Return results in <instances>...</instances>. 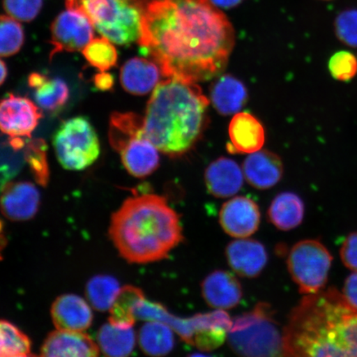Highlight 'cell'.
Masks as SVG:
<instances>
[{
  "instance_id": "obj_19",
  "label": "cell",
  "mask_w": 357,
  "mask_h": 357,
  "mask_svg": "<svg viewBox=\"0 0 357 357\" xmlns=\"http://www.w3.org/2000/svg\"><path fill=\"white\" fill-rule=\"evenodd\" d=\"M243 175L248 184L258 190H267L278 184L284 167L279 156L271 151H257L243 163Z\"/></svg>"
},
{
  "instance_id": "obj_18",
  "label": "cell",
  "mask_w": 357,
  "mask_h": 357,
  "mask_svg": "<svg viewBox=\"0 0 357 357\" xmlns=\"http://www.w3.org/2000/svg\"><path fill=\"white\" fill-rule=\"evenodd\" d=\"M53 324L58 330L83 332L91 327L93 312L88 303L77 294H63L52 306Z\"/></svg>"
},
{
  "instance_id": "obj_43",
  "label": "cell",
  "mask_w": 357,
  "mask_h": 357,
  "mask_svg": "<svg viewBox=\"0 0 357 357\" xmlns=\"http://www.w3.org/2000/svg\"><path fill=\"white\" fill-rule=\"evenodd\" d=\"M6 238L3 235V222L0 220V259L2 258V252L3 248H6Z\"/></svg>"
},
{
  "instance_id": "obj_3",
  "label": "cell",
  "mask_w": 357,
  "mask_h": 357,
  "mask_svg": "<svg viewBox=\"0 0 357 357\" xmlns=\"http://www.w3.org/2000/svg\"><path fill=\"white\" fill-rule=\"evenodd\" d=\"M109 236L120 255L134 264L168 258L184 238L178 214L154 194L125 200L112 216Z\"/></svg>"
},
{
  "instance_id": "obj_21",
  "label": "cell",
  "mask_w": 357,
  "mask_h": 357,
  "mask_svg": "<svg viewBox=\"0 0 357 357\" xmlns=\"http://www.w3.org/2000/svg\"><path fill=\"white\" fill-rule=\"evenodd\" d=\"M160 70L158 65L145 58L134 57L125 62L120 71V82L128 93L144 96L159 84Z\"/></svg>"
},
{
  "instance_id": "obj_30",
  "label": "cell",
  "mask_w": 357,
  "mask_h": 357,
  "mask_svg": "<svg viewBox=\"0 0 357 357\" xmlns=\"http://www.w3.org/2000/svg\"><path fill=\"white\" fill-rule=\"evenodd\" d=\"M31 342L28 336L6 320H0V356H29Z\"/></svg>"
},
{
  "instance_id": "obj_7",
  "label": "cell",
  "mask_w": 357,
  "mask_h": 357,
  "mask_svg": "<svg viewBox=\"0 0 357 357\" xmlns=\"http://www.w3.org/2000/svg\"><path fill=\"white\" fill-rule=\"evenodd\" d=\"M58 162L69 171H82L99 158L100 144L86 118L75 117L61 125L53 137Z\"/></svg>"
},
{
  "instance_id": "obj_11",
  "label": "cell",
  "mask_w": 357,
  "mask_h": 357,
  "mask_svg": "<svg viewBox=\"0 0 357 357\" xmlns=\"http://www.w3.org/2000/svg\"><path fill=\"white\" fill-rule=\"evenodd\" d=\"M42 112L28 98L10 95L0 100V131L12 138H30Z\"/></svg>"
},
{
  "instance_id": "obj_38",
  "label": "cell",
  "mask_w": 357,
  "mask_h": 357,
  "mask_svg": "<svg viewBox=\"0 0 357 357\" xmlns=\"http://www.w3.org/2000/svg\"><path fill=\"white\" fill-rule=\"evenodd\" d=\"M340 257L348 269L357 271V231L347 236L340 249Z\"/></svg>"
},
{
  "instance_id": "obj_37",
  "label": "cell",
  "mask_w": 357,
  "mask_h": 357,
  "mask_svg": "<svg viewBox=\"0 0 357 357\" xmlns=\"http://www.w3.org/2000/svg\"><path fill=\"white\" fill-rule=\"evenodd\" d=\"M43 3V0H3L8 15L20 22L35 20L42 10Z\"/></svg>"
},
{
  "instance_id": "obj_26",
  "label": "cell",
  "mask_w": 357,
  "mask_h": 357,
  "mask_svg": "<svg viewBox=\"0 0 357 357\" xmlns=\"http://www.w3.org/2000/svg\"><path fill=\"white\" fill-rule=\"evenodd\" d=\"M174 330L158 321H147L140 329L138 342L142 351L151 356H164L175 346Z\"/></svg>"
},
{
  "instance_id": "obj_23",
  "label": "cell",
  "mask_w": 357,
  "mask_h": 357,
  "mask_svg": "<svg viewBox=\"0 0 357 357\" xmlns=\"http://www.w3.org/2000/svg\"><path fill=\"white\" fill-rule=\"evenodd\" d=\"M29 84L34 89L35 100L40 108L48 113H57L68 101L69 88L64 80L34 73L29 75Z\"/></svg>"
},
{
  "instance_id": "obj_39",
  "label": "cell",
  "mask_w": 357,
  "mask_h": 357,
  "mask_svg": "<svg viewBox=\"0 0 357 357\" xmlns=\"http://www.w3.org/2000/svg\"><path fill=\"white\" fill-rule=\"evenodd\" d=\"M342 294L347 303L357 309V271L346 279Z\"/></svg>"
},
{
  "instance_id": "obj_42",
  "label": "cell",
  "mask_w": 357,
  "mask_h": 357,
  "mask_svg": "<svg viewBox=\"0 0 357 357\" xmlns=\"http://www.w3.org/2000/svg\"><path fill=\"white\" fill-rule=\"evenodd\" d=\"M8 75V69L6 63L0 60V86L6 82Z\"/></svg>"
},
{
  "instance_id": "obj_34",
  "label": "cell",
  "mask_w": 357,
  "mask_h": 357,
  "mask_svg": "<svg viewBox=\"0 0 357 357\" xmlns=\"http://www.w3.org/2000/svg\"><path fill=\"white\" fill-rule=\"evenodd\" d=\"M24 151L13 146L8 137L0 142V190L20 171L25 162Z\"/></svg>"
},
{
  "instance_id": "obj_44",
  "label": "cell",
  "mask_w": 357,
  "mask_h": 357,
  "mask_svg": "<svg viewBox=\"0 0 357 357\" xmlns=\"http://www.w3.org/2000/svg\"><path fill=\"white\" fill-rule=\"evenodd\" d=\"M321 1H331V0H321Z\"/></svg>"
},
{
  "instance_id": "obj_20",
  "label": "cell",
  "mask_w": 357,
  "mask_h": 357,
  "mask_svg": "<svg viewBox=\"0 0 357 357\" xmlns=\"http://www.w3.org/2000/svg\"><path fill=\"white\" fill-rule=\"evenodd\" d=\"M204 178L209 193L216 198H230L243 185L242 169L229 158L214 160L205 171Z\"/></svg>"
},
{
  "instance_id": "obj_33",
  "label": "cell",
  "mask_w": 357,
  "mask_h": 357,
  "mask_svg": "<svg viewBox=\"0 0 357 357\" xmlns=\"http://www.w3.org/2000/svg\"><path fill=\"white\" fill-rule=\"evenodd\" d=\"M24 40V31L20 22L10 16L0 15V56L17 54Z\"/></svg>"
},
{
  "instance_id": "obj_29",
  "label": "cell",
  "mask_w": 357,
  "mask_h": 357,
  "mask_svg": "<svg viewBox=\"0 0 357 357\" xmlns=\"http://www.w3.org/2000/svg\"><path fill=\"white\" fill-rule=\"evenodd\" d=\"M120 289L119 281L113 276L96 275L86 285V296L96 310L105 312L110 310Z\"/></svg>"
},
{
  "instance_id": "obj_16",
  "label": "cell",
  "mask_w": 357,
  "mask_h": 357,
  "mask_svg": "<svg viewBox=\"0 0 357 357\" xmlns=\"http://www.w3.org/2000/svg\"><path fill=\"white\" fill-rule=\"evenodd\" d=\"M100 347L82 332L58 330L48 335L41 348V356L52 357H95Z\"/></svg>"
},
{
  "instance_id": "obj_4",
  "label": "cell",
  "mask_w": 357,
  "mask_h": 357,
  "mask_svg": "<svg viewBox=\"0 0 357 357\" xmlns=\"http://www.w3.org/2000/svg\"><path fill=\"white\" fill-rule=\"evenodd\" d=\"M208 105L197 83L165 80L154 89L147 104L144 135L163 153H185L202 131Z\"/></svg>"
},
{
  "instance_id": "obj_5",
  "label": "cell",
  "mask_w": 357,
  "mask_h": 357,
  "mask_svg": "<svg viewBox=\"0 0 357 357\" xmlns=\"http://www.w3.org/2000/svg\"><path fill=\"white\" fill-rule=\"evenodd\" d=\"M146 0H66L67 10L88 17L98 33L117 45H130L141 37Z\"/></svg>"
},
{
  "instance_id": "obj_14",
  "label": "cell",
  "mask_w": 357,
  "mask_h": 357,
  "mask_svg": "<svg viewBox=\"0 0 357 357\" xmlns=\"http://www.w3.org/2000/svg\"><path fill=\"white\" fill-rule=\"evenodd\" d=\"M227 261L231 270L242 278H255L267 264L266 250L260 242L248 238H238L226 248Z\"/></svg>"
},
{
  "instance_id": "obj_12",
  "label": "cell",
  "mask_w": 357,
  "mask_h": 357,
  "mask_svg": "<svg viewBox=\"0 0 357 357\" xmlns=\"http://www.w3.org/2000/svg\"><path fill=\"white\" fill-rule=\"evenodd\" d=\"M220 222L225 233L233 238H249L260 226V208L252 199L238 196L222 205Z\"/></svg>"
},
{
  "instance_id": "obj_1",
  "label": "cell",
  "mask_w": 357,
  "mask_h": 357,
  "mask_svg": "<svg viewBox=\"0 0 357 357\" xmlns=\"http://www.w3.org/2000/svg\"><path fill=\"white\" fill-rule=\"evenodd\" d=\"M138 43L165 77L198 83L225 69L235 33L211 0H146Z\"/></svg>"
},
{
  "instance_id": "obj_15",
  "label": "cell",
  "mask_w": 357,
  "mask_h": 357,
  "mask_svg": "<svg viewBox=\"0 0 357 357\" xmlns=\"http://www.w3.org/2000/svg\"><path fill=\"white\" fill-rule=\"evenodd\" d=\"M117 151L125 169L134 177L149 176L159 167L158 149L147 139L144 132L129 138Z\"/></svg>"
},
{
  "instance_id": "obj_32",
  "label": "cell",
  "mask_w": 357,
  "mask_h": 357,
  "mask_svg": "<svg viewBox=\"0 0 357 357\" xmlns=\"http://www.w3.org/2000/svg\"><path fill=\"white\" fill-rule=\"evenodd\" d=\"M47 146L43 139L26 141L24 147V158L33 173L35 181L39 185L46 186L50 177L47 162Z\"/></svg>"
},
{
  "instance_id": "obj_22",
  "label": "cell",
  "mask_w": 357,
  "mask_h": 357,
  "mask_svg": "<svg viewBox=\"0 0 357 357\" xmlns=\"http://www.w3.org/2000/svg\"><path fill=\"white\" fill-rule=\"evenodd\" d=\"M231 149L238 153H253L262 149L265 130L261 123L248 113L236 114L229 125Z\"/></svg>"
},
{
  "instance_id": "obj_17",
  "label": "cell",
  "mask_w": 357,
  "mask_h": 357,
  "mask_svg": "<svg viewBox=\"0 0 357 357\" xmlns=\"http://www.w3.org/2000/svg\"><path fill=\"white\" fill-rule=\"evenodd\" d=\"M202 294L209 306L226 310L239 305L243 298V289L238 280L230 272L215 271L204 280Z\"/></svg>"
},
{
  "instance_id": "obj_2",
  "label": "cell",
  "mask_w": 357,
  "mask_h": 357,
  "mask_svg": "<svg viewBox=\"0 0 357 357\" xmlns=\"http://www.w3.org/2000/svg\"><path fill=\"white\" fill-rule=\"evenodd\" d=\"M283 330L285 356H357V309L333 288L305 296Z\"/></svg>"
},
{
  "instance_id": "obj_8",
  "label": "cell",
  "mask_w": 357,
  "mask_h": 357,
  "mask_svg": "<svg viewBox=\"0 0 357 357\" xmlns=\"http://www.w3.org/2000/svg\"><path fill=\"white\" fill-rule=\"evenodd\" d=\"M333 259L318 240H303L294 245L288 257V270L301 294L307 296L324 289Z\"/></svg>"
},
{
  "instance_id": "obj_35",
  "label": "cell",
  "mask_w": 357,
  "mask_h": 357,
  "mask_svg": "<svg viewBox=\"0 0 357 357\" xmlns=\"http://www.w3.org/2000/svg\"><path fill=\"white\" fill-rule=\"evenodd\" d=\"M338 41L351 48H357V8H346L339 13L333 22Z\"/></svg>"
},
{
  "instance_id": "obj_27",
  "label": "cell",
  "mask_w": 357,
  "mask_h": 357,
  "mask_svg": "<svg viewBox=\"0 0 357 357\" xmlns=\"http://www.w3.org/2000/svg\"><path fill=\"white\" fill-rule=\"evenodd\" d=\"M98 342L102 354L112 357H125L132 354L136 344L132 327L122 328L113 324L102 325L98 333Z\"/></svg>"
},
{
  "instance_id": "obj_28",
  "label": "cell",
  "mask_w": 357,
  "mask_h": 357,
  "mask_svg": "<svg viewBox=\"0 0 357 357\" xmlns=\"http://www.w3.org/2000/svg\"><path fill=\"white\" fill-rule=\"evenodd\" d=\"M144 298V294L139 288L132 285L123 287L110 307L109 322L119 327H132L136 322L134 311Z\"/></svg>"
},
{
  "instance_id": "obj_41",
  "label": "cell",
  "mask_w": 357,
  "mask_h": 357,
  "mask_svg": "<svg viewBox=\"0 0 357 357\" xmlns=\"http://www.w3.org/2000/svg\"><path fill=\"white\" fill-rule=\"evenodd\" d=\"M212 3L214 6L218 8H226V10H229V8H233L236 6H240L244 0H211Z\"/></svg>"
},
{
  "instance_id": "obj_31",
  "label": "cell",
  "mask_w": 357,
  "mask_h": 357,
  "mask_svg": "<svg viewBox=\"0 0 357 357\" xmlns=\"http://www.w3.org/2000/svg\"><path fill=\"white\" fill-rule=\"evenodd\" d=\"M82 53L88 63L100 73H106L117 64L118 52L113 43L104 37L93 38Z\"/></svg>"
},
{
  "instance_id": "obj_10",
  "label": "cell",
  "mask_w": 357,
  "mask_h": 357,
  "mask_svg": "<svg viewBox=\"0 0 357 357\" xmlns=\"http://www.w3.org/2000/svg\"><path fill=\"white\" fill-rule=\"evenodd\" d=\"M93 39V26L88 17L67 10L58 15L51 26L50 58L57 53L82 51Z\"/></svg>"
},
{
  "instance_id": "obj_25",
  "label": "cell",
  "mask_w": 357,
  "mask_h": 357,
  "mask_svg": "<svg viewBox=\"0 0 357 357\" xmlns=\"http://www.w3.org/2000/svg\"><path fill=\"white\" fill-rule=\"evenodd\" d=\"M268 216L281 231H290L300 226L305 216V204L293 192H283L272 201Z\"/></svg>"
},
{
  "instance_id": "obj_9",
  "label": "cell",
  "mask_w": 357,
  "mask_h": 357,
  "mask_svg": "<svg viewBox=\"0 0 357 357\" xmlns=\"http://www.w3.org/2000/svg\"><path fill=\"white\" fill-rule=\"evenodd\" d=\"M136 320L158 321L167 324L183 341L193 345L195 335L203 328L222 325L230 328L233 320L225 310L214 311L208 314H197L190 319H181L174 316L166 307L153 302L142 301L134 311Z\"/></svg>"
},
{
  "instance_id": "obj_6",
  "label": "cell",
  "mask_w": 357,
  "mask_h": 357,
  "mask_svg": "<svg viewBox=\"0 0 357 357\" xmlns=\"http://www.w3.org/2000/svg\"><path fill=\"white\" fill-rule=\"evenodd\" d=\"M227 337L231 349L239 356H284V330L267 303H258L252 311L234 320Z\"/></svg>"
},
{
  "instance_id": "obj_36",
  "label": "cell",
  "mask_w": 357,
  "mask_h": 357,
  "mask_svg": "<svg viewBox=\"0 0 357 357\" xmlns=\"http://www.w3.org/2000/svg\"><path fill=\"white\" fill-rule=\"evenodd\" d=\"M328 70L334 79L351 82L357 74V57L349 51L335 52L328 61Z\"/></svg>"
},
{
  "instance_id": "obj_40",
  "label": "cell",
  "mask_w": 357,
  "mask_h": 357,
  "mask_svg": "<svg viewBox=\"0 0 357 357\" xmlns=\"http://www.w3.org/2000/svg\"><path fill=\"white\" fill-rule=\"evenodd\" d=\"M113 75L106 73H100L96 75L95 84L96 86L102 91H109L114 86Z\"/></svg>"
},
{
  "instance_id": "obj_13",
  "label": "cell",
  "mask_w": 357,
  "mask_h": 357,
  "mask_svg": "<svg viewBox=\"0 0 357 357\" xmlns=\"http://www.w3.org/2000/svg\"><path fill=\"white\" fill-rule=\"evenodd\" d=\"M0 196L2 213L12 221H26L38 213L39 191L32 183L8 182L3 187Z\"/></svg>"
},
{
  "instance_id": "obj_24",
  "label": "cell",
  "mask_w": 357,
  "mask_h": 357,
  "mask_svg": "<svg viewBox=\"0 0 357 357\" xmlns=\"http://www.w3.org/2000/svg\"><path fill=\"white\" fill-rule=\"evenodd\" d=\"M213 106L223 115L238 113L247 100L248 93L244 84L231 75H222L211 89Z\"/></svg>"
}]
</instances>
